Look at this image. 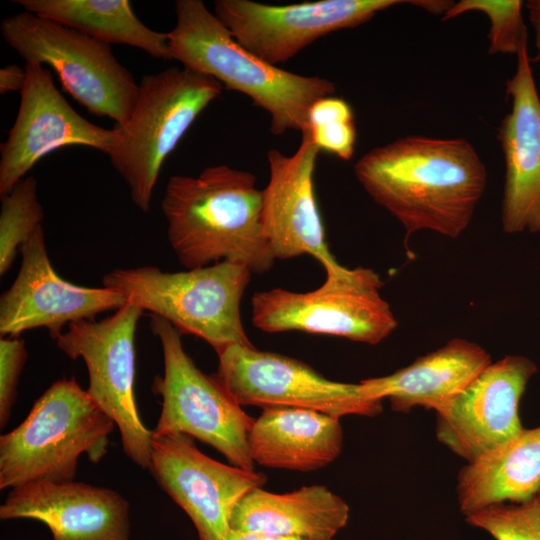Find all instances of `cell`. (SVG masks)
<instances>
[{"label": "cell", "instance_id": "1", "mask_svg": "<svg viewBox=\"0 0 540 540\" xmlns=\"http://www.w3.org/2000/svg\"><path fill=\"white\" fill-rule=\"evenodd\" d=\"M354 173L367 194L402 224L406 239L420 230L459 237L487 184L483 161L463 138H399L365 153Z\"/></svg>", "mask_w": 540, "mask_h": 540}, {"label": "cell", "instance_id": "2", "mask_svg": "<svg viewBox=\"0 0 540 540\" xmlns=\"http://www.w3.org/2000/svg\"><path fill=\"white\" fill-rule=\"evenodd\" d=\"M262 199L255 175L228 165L170 177L161 210L179 263L194 269L231 261L269 271L275 258L263 235Z\"/></svg>", "mask_w": 540, "mask_h": 540}, {"label": "cell", "instance_id": "3", "mask_svg": "<svg viewBox=\"0 0 540 540\" xmlns=\"http://www.w3.org/2000/svg\"><path fill=\"white\" fill-rule=\"evenodd\" d=\"M175 12L176 24L168 32L172 60L248 96L269 114L273 134H309V110L317 100L334 94L333 82L263 61L240 45L201 0H177Z\"/></svg>", "mask_w": 540, "mask_h": 540}, {"label": "cell", "instance_id": "4", "mask_svg": "<svg viewBox=\"0 0 540 540\" xmlns=\"http://www.w3.org/2000/svg\"><path fill=\"white\" fill-rule=\"evenodd\" d=\"M114 421L74 378L54 382L12 431L0 437V489L75 481L79 458L98 463Z\"/></svg>", "mask_w": 540, "mask_h": 540}, {"label": "cell", "instance_id": "5", "mask_svg": "<svg viewBox=\"0 0 540 540\" xmlns=\"http://www.w3.org/2000/svg\"><path fill=\"white\" fill-rule=\"evenodd\" d=\"M251 274L246 265L231 261L179 272L140 266L116 268L103 276L102 285L218 353L232 344L253 345L240 312Z\"/></svg>", "mask_w": 540, "mask_h": 540}, {"label": "cell", "instance_id": "6", "mask_svg": "<svg viewBox=\"0 0 540 540\" xmlns=\"http://www.w3.org/2000/svg\"><path fill=\"white\" fill-rule=\"evenodd\" d=\"M222 88L216 79L184 67L142 78L128 120L113 128L115 140L107 154L142 212L150 210L166 158Z\"/></svg>", "mask_w": 540, "mask_h": 540}, {"label": "cell", "instance_id": "7", "mask_svg": "<svg viewBox=\"0 0 540 540\" xmlns=\"http://www.w3.org/2000/svg\"><path fill=\"white\" fill-rule=\"evenodd\" d=\"M326 279L315 290L282 288L255 292L251 320L268 332L301 331L343 337L376 345L397 327L388 302L381 296L383 282L370 268H346L338 262L324 267Z\"/></svg>", "mask_w": 540, "mask_h": 540}, {"label": "cell", "instance_id": "8", "mask_svg": "<svg viewBox=\"0 0 540 540\" xmlns=\"http://www.w3.org/2000/svg\"><path fill=\"white\" fill-rule=\"evenodd\" d=\"M0 31L25 62L52 68L64 90L89 113L108 117L116 125L128 120L139 84L110 45L27 11L3 19Z\"/></svg>", "mask_w": 540, "mask_h": 540}, {"label": "cell", "instance_id": "9", "mask_svg": "<svg viewBox=\"0 0 540 540\" xmlns=\"http://www.w3.org/2000/svg\"><path fill=\"white\" fill-rule=\"evenodd\" d=\"M150 329L161 344L164 372L152 390L161 396L162 408L156 434L184 433L209 444L234 466L254 471L249 416L218 383L206 375L186 353L181 333L167 320L151 315Z\"/></svg>", "mask_w": 540, "mask_h": 540}, {"label": "cell", "instance_id": "10", "mask_svg": "<svg viewBox=\"0 0 540 540\" xmlns=\"http://www.w3.org/2000/svg\"><path fill=\"white\" fill-rule=\"evenodd\" d=\"M143 312L126 302L99 321L70 323L54 340L70 359H83L89 377L87 393L114 421L125 455L148 469L153 432L141 420L134 393L135 334Z\"/></svg>", "mask_w": 540, "mask_h": 540}, {"label": "cell", "instance_id": "11", "mask_svg": "<svg viewBox=\"0 0 540 540\" xmlns=\"http://www.w3.org/2000/svg\"><path fill=\"white\" fill-rule=\"evenodd\" d=\"M218 355V383L240 406L301 408L341 418L373 417L383 410L359 383L329 380L311 366L253 345L232 344Z\"/></svg>", "mask_w": 540, "mask_h": 540}, {"label": "cell", "instance_id": "12", "mask_svg": "<svg viewBox=\"0 0 540 540\" xmlns=\"http://www.w3.org/2000/svg\"><path fill=\"white\" fill-rule=\"evenodd\" d=\"M406 2L319 0L271 5L250 0H217L214 14L240 45L277 66L331 32L359 26L378 12Z\"/></svg>", "mask_w": 540, "mask_h": 540}, {"label": "cell", "instance_id": "13", "mask_svg": "<svg viewBox=\"0 0 540 540\" xmlns=\"http://www.w3.org/2000/svg\"><path fill=\"white\" fill-rule=\"evenodd\" d=\"M148 470L191 519L199 540H224L237 503L267 481L255 470L206 456L184 433L153 432Z\"/></svg>", "mask_w": 540, "mask_h": 540}, {"label": "cell", "instance_id": "14", "mask_svg": "<svg viewBox=\"0 0 540 540\" xmlns=\"http://www.w3.org/2000/svg\"><path fill=\"white\" fill-rule=\"evenodd\" d=\"M24 68L26 82L17 116L0 145V196L57 149L79 145L108 154L115 140L114 129L91 123L71 107L45 65L28 61Z\"/></svg>", "mask_w": 540, "mask_h": 540}, {"label": "cell", "instance_id": "15", "mask_svg": "<svg viewBox=\"0 0 540 540\" xmlns=\"http://www.w3.org/2000/svg\"><path fill=\"white\" fill-rule=\"evenodd\" d=\"M19 252V271L0 297L2 337L46 328L55 339L65 325L92 320L96 315L116 311L126 303L110 288L80 286L58 275L48 256L43 226L24 242Z\"/></svg>", "mask_w": 540, "mask_h": 540}, {"label": "cell", "instance_id": "16", "mask_svg": "<svg viewBox=\"0 0 540 540\" xmlns=\"http://www.w3.org/2000/svg\"><path fill=\"white\" fill-rule=\"evenodd\" d=\"M536 365L509 355L491 363L444 409L437 412L436 436L472 462L523 431L519 403Z\"/></svg>", "mask_w": 540, "mask_h": 540}, {"label": "cell", "instance_id": "17", "mask_svg": "<svg viewBox=\"0 0 540 540\" xmlns=\"http://www.w3.org/2000/svg\"><path fill=\"white\" fill-rule=\"evenodd\" d=\"M319 148L309 134L291 155L267 153L269 180L263 191L262 230L276 259L311 255L323 267L337 261L331 254L314 192Z\"/></svg>", "mask_w": 540, "mask_h": 540}, {"label": "cell", "instance_id": "18", "mask_svg": "<svg viewBox=\"0 0 540 540\" xmlns=\"http://www.w3.org/2000/svg\"><path fill=\"white\" fill-rule=\"evenodd\" d=\"M516 56V71L506 86L511 110L497 134L506 166L501 224L510 234L540 231V97L528 46Z\"/></svg>", "mask_w": 540, "mask_h": 540}, {"label": "cell", "instance_id": "19", "mask_svg": "<svg viewBox=\"0 0 540 540\" xmlns=\"http://www.w3.org/2000/svg\"><path fill=\"white\" fill-rule=\"evenodd\" d=\"M130 504L119 492L83 482H36L11 489L1 520L45 524L52 540H130Z\"/></svg>", "mask_w": 540, "mask_h": 540}, {"label": "cell", "instance_id": "20", "mask_svg": "<svg viewBox=\"0 0 540 540\" xmlns=\"http://www.w3.org/2000/svg\"><path fill=\"white\" fill-rule=\"evenodd\" d=\"M491 363L489 353L480 345L454 338L406 367L360 384L370 397L388 399L396 412L421 406L437 413Z\"/></svg>", "mask_w": 540, "mask_h": 540}, {"label": "cell", "instance_id": "21", "mask_svg": "<svg viewBox=\"0 0 540 540\" xmlns=\"http://www.w3.org/2000/svg\"><path fill=\"white\" fill-rule=\"evenodd\" d=\"M342 447L340 418L309 409H264L249 434L252 461L267 468L319 470L332 463Z\"/></svg>", "mask_w": 540, "mask_h": 540}, {"label": "cell", "instance_id": "22", "mask_svg": "<svg viewBox=\"0 0 540 540\" xmlns=\"http://www.w3.org/2000/svg\"><path fill=\"white\" fill-rule=\"evenodd\" d=\"M349 506L323 485L277 494L257 488L235 506L231 530L303 540H333L346 526Z\"/></svg>", "mask_w": 540, "mask_h": 540}, {"label": "cell", "instance_id": "23", "mask_svg": "<svg viewBox=\"0 0 540 540\" xmlns=\"http://www.w3.org/2000/svg\"><path fill=\"white\" fill-rule=\"evenodd\" d=\"M457 498L467 516L488 506L530 500L540 492V426L523 429L458 474Z\"/></svg>", "mask_w": 540, "mask_h": 540}, {"label": "cell", "instance_id": "24", "mask_svg": "<svg viewBox=\"0 0 540 540\" xmlns=\"http://www.w3.org/2000/svg\"><path fill=\"white\" fill-rule=\"evenodd\" d=\"M13 3L105 44L128 45L154 58L172 60L168 33L147 27L128 0H13Z\"/></svg>", "mask_w": 540, "mask_h": 540}, {"label": "cell", "instance_id": "25", "mask_svg": "<svg viewBox=\"0 0 540 540\" xmlns=\"http://www.w3.org/2000/svg\"><path fill=\"white\" fill-rule=\"evenodd\" d=\"M0 198V275L3 276L24 242L42 226L44 211L38 198V182L33 176L24 177Z\"/></svg>", "mask_w": 540, "mask_h": 540}, {"label": "cell", "instance_id": "26", "mask_svg": "<svg viewBox=\"0 0 540 540\" xmlns=\"http://www.w3.org/2000/svg\"><path fill=\"white\" fill-rule=\"evenodd\" d=\"M522 6L523 2L519 0H461L454 2L442 20L469 11L483 12L491 22L488 53L517 55L527 45V27L523 21Z\"/></svg>", "mask_w": 540, "mask_h": 540}, {"label": "cell", "instance_id": "27", "mask_svg": "<svg viewBox=\"0 0 540 540\" xmlns=\"http://www.w3.org/2000/svg\"><path fill=\"white\" fill-rule=\"evenodd\" d=\"M465 517L495 540H540V492L526 502L494 504Z\"/></svg>", "mask_w": 540, "mask_h": 540}, {"label": "cell", "instance_id": "28", "mask_svg": "<svg viewBox=\"0 0 540 540\" xmlns=\"http://www.w3.org/2000/svg\"><path fill=\"white\" fill-rule=\"evenodd\" d=\"M28 358L25 341L18 336L0 339V427L4 428L11 416L17 387Z\"/></svg>", "mask_w": 540, "mask_h": 540}, {"label": "cell", "instance_id": "29", "mask_svg": "<svg viewBox=\"0 0 540 540\" xmlns=\"http://www.w3.org/2000/svg\"><path fill=\"white\" fill-rule=\"evenodd\" d=\"M309 135L319 150L349 160L354 154L357 136L354 115L336 117L311 126Z\"/></svg>", "mask_w": 540, "mask_h": 540}, {"label": "cell", "instance_id": "30", "mask_svg": "<svg viewBox=\"0 0 540 540\" xmlns=\"http://www.w3.org/2000/svg\"><path fill=\"white\" fill-rule=\"evenodd\" d=\"M26 82L25 68L7 65L0 69V93L22 91Z\"/></svg>", "mask_w": 540, "mask_h": 540}, {"label": "cell", "instance_id": "31", "mask_svg": "<svg viewBox=\"0 0 540 540\" xmlns=\"http://www.w3.org/2000/svg\"><path fill=\"white\" fill-rule=\"evenodd\" d=\"M530 23L534 30L536 54L531 59L540 62V0H529L525 4Z\"/></svg>", "mask_w": 540, "mask_h": 540}, {"label": "cell", "instance_id": "32", "mask_svg": "<svg viewBox=\"0 0 540 540\" xmlns=\"http://www.w3.org/2000/svg\"><path fill=\"white\" fill-rule=\"evenodd\" d=\"M224 540H303L291 537H282L255 532L229 530Z\"/></svg>", "mask_w": 540, "mask_h": 540}, {"label": "cell", "instance_id": "33", "mask_svg": "<svg viewBox=\"0 0 540 540\" xmlns=\"http://www.w3.org/2000/svg\"><path fill=\"white\" fill-rule=\"evenodd\" d=\"M409 4L421 7L426 11L433 14H445L451 6L454 4V1L446 0H411L408 1Z\"/></svg>", "mask_w": 540, "mask_h": 540}]
</instances>
